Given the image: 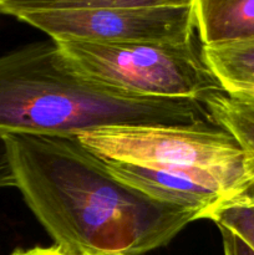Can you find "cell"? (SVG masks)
<instances>
[{
  "mask_svg": "<svg viewBox=\"0 0 254 255\" xmlns=\"http://www.w3.org/2000/svg\"><path fill=\"white\" fill-rule=\"evenodd\" d=\"M30 211L69 255H142L167 246L197 211L154 201L120 181L75 134L0 132Z\"/></svg>",
  "mask_w": 254,
  "mask_h": 255,
  "instance_id": "obj_1",
  "label": "cell"
},
{
  "mask_svg": "<svg viewBox=\"0 0 254 255\" xmlns=\"http://www.w3.org/2000/svg\"><path fill=\"white\" fill-rule=\"evenodd\" d=\"M214 124L201 101L125 94L80 76L54 40L0 55V132L79 134L114 126Z\"/></svg>",
  "mask_w": 254,
  "mask_h": 255,
  "instance_id": "obj_2",
  "label": "cell"
},
{
  "mask_svg": "<svg viewBox=\"0 0 254 255\" xmlns=\"http://www.w3.org/2000/svg\"><path fill=\"white\" fill-rule=\"evenodd\" d=\"M65 64L80 76L125 94L196 100L222 91L193 44H96L55 41Z\"/></svg>",
  "mask_w": 254,
  "mask_h": 255,
  "instance_id": "obj_3",
  "label": "cell"
},
{
  "mask_svg": "<svg viewBox=\"0 0 254 255\" xmlns=\"http://www.w3.org/2000/svg\"><path fill=\"white\" fill-rule=\"evenodd\" d=\"M104 161L192 167L254 191V157L216 124L114 126L75 134Z\"/></svg>",
  "mask_w": 254,
  "mask_h": 255,
  "instance_id": "obj_4",
  "label": "cell"
},
{
  "mask_svg": "<svg viewBox=\"0 0 254 255\" xmlns=\"http://www.w3.org/2000/svg\"><path fill=\"white\" fill-rule=\"evenodd\" d=\"M15 17L45 32L54 41L186 44L192 41L196 30L193 5L37 10Z\"/></svg>",
  "mask_w": 254,
  "mask_h": 255,
  "instance_id": "obj_5",
  "label": "cell"
},
{
  "mask_svg": "<svg viewBox=\"0 0 254 255\" xmlns=\"http://www.w3.org/2000/svg\"><path fill=\"white\" fill-rule=\"evenodd\" d=\"M105 162L109 171L120 181L154 201L199 212L203 219L208 218L209 214L224 202L246 194L223 177L206 169Z\"/></svg>",
  "mask_w": 254,
  "mask_h": 255,
  "instance_id": "obj_6",
  "label": "cell"
},
{
  "mask_svg": "<svg viewBox=\"0 0 254 255\" xmlns=\"http://www.w3.org/2000/svg\"><path fill=\"white\" fill-rule=\"evenodd\" d=\"M193 6L203 46L254 40V0H194Z\"/></svg>",
  "mask_w": 254,
  "mask_h": 255,
  "instance_id": "obj_7",
  "label": "cell"
},
{
  "mask_svg": "<svg viewBox=\"0 0 254 255\" xmlns=\"http://www.w3.org/2000/svg\"><path fill=\"white\" fill-rule=\"evenodd\" d=\"M201 54L224 91L254 89V40L202 46Z\"/></svg>",
  "mask_w": 254,
  "mask_h": 255,
  "instance_id": "obj_8",
  "label": "cell"
},
{
  "mask_svg": "<svg viewBox=\"0 0 254 255\" xmlns=\"http://www.w3.org/2000/svg\"><path fill=\"white\" fill-rule=\"evenodd\" d=\"M202 104L212 121L254 157V105L224 90L209 94Z\"/></svg>",
  "mask_w": 254,
  "mask_h": 255,
  "instance_id": "obj_9",
  "label": "cell"
},
{
  "mask_svg": "<svg viewBox=\"0 0 254 255\" xmlns=\"http://www.w3.org/2000/svg\"><path fill=\"white\" fill-rule=\"evenodd\" d=\"M194 0H14L0 6V12L17 14L37 10L92 9V7H166L193 5Z\"/></svg>",
  "mask_w": 254,
  "mask_h": 255,
  "instance_id": "obj_10",
  "label": "cell"
},
{
  "mask_svg": "<svg viewBox=\"0 0 254 255\" xmlns=\"http://www.w3.org/2000/svg\"><path fill=\"white\" fill-rule=\"evenodd\" d=\"M207 219L236 233L254 251V191L224 202Z\"/></svg>",
  "mask_w": 254,
  "mask_h": 255,
  "instance_id": "obj_11",
  "label": "cell"
},
{
  "mask_svg": "<svg viewBox=\"0 0 254 255\" xmlns=\"http://www.w3.org/2000/svg\"><path fill=\"white\" fill-rule=\"evenodd\" d=\"M222 234L224 255H254V251L241 238L229 229L218 227Z\"/></svg>",
  "mask_w": 254,
  "mask_h": 255,
  "instance_id": "obj_12",
  "label": "cell"
},
{
  "mask_svg": "<svg viewBox=\"0 0 254 255\" xmlns=\"http://www.w3.org/2000/svg\"><path fill=\"white\" fill-rule=\"evenodd\" d=\"M9 187H15V179L5 147L0 141V189L9 188Z\"/></svg>",
  "mask_w": 254,
  "mask_h": 255,
  "instance_id": "obj_13",
  "label": "cell"
},
{
  "mask_svg": "<svg viewBox=\"0 0 254 255\" xmlns=\"http://www.w3.org/2000/svg\"><path fill=\"white\" fill-rule=\"evenodd\" d=\"M10 255H69L60 251L57 247H50V248H44V247H34L29 249H16Z\"/></svg>",
  "mask_w": 254,
  "mask_h": 255,
  "instance_id": "obj_14",
  "label": "cell"
},
{
  "mask_svg": "<svg viewBox=\"0 0 254 255\" xmlns=\"http://www.w3.org/2000/svg\"><path fill=\"white\" fill-rule=\"evenodd\" d=\"M229 94L237 95V96L242 97V99L247 100L251 104L254 105V89H246V90H236V91H226Z\"/></svg>",
  "mask_w": 254,
  "mask_h": 255,
  "instance_id": "obj_15",
  "label": "cell"
},
{
  "mask_svg": "<svg viewBox=\"0 0 254 255\" xmlns=\"http://www.w3.org/2000/svg\"><path fill=\"white\" fill-rule=\"evenodd\" d=\"M85 255H122V254H107V253H99V254H85Z\"/></svg>",
  "mask_w": 254,
  "mask_h": 255,
  "instance_id": "obj_16",
  "label": "cell"
},
{
  "mask_svg": "<svg viewBox=\"0 0 254 255\" xmlns=\"http://www.w3.org/2000/svg\"><path fill=\"white\" fill-rule=\"evenodd\" d=\"M10 1H14V0H0V6H1L2 4H6V2H10Z\"/></svg>",
  "mask_w": 254,
  "mask_h": 255,
  "instance_id": "obj_17",
  "label": "cell"
}]
</instances>
